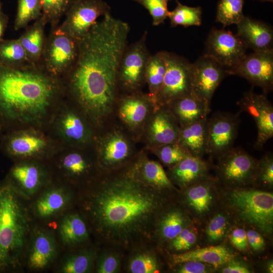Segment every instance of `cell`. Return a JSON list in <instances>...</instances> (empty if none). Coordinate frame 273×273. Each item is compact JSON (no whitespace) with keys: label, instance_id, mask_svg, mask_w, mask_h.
<instances>
[{"label":"cell","instance_id":"obj_38","mask_svg":"<svg viewBox=\"0 0 273 273\" xmlns=\"http://www.w3.org/2000/svg\"><path fill=\"white\" fill-rule=\"evenodd\" d=\"M0 64L13 67L30 64L25 50L18 38L3 39L1 41Z\"/></svg>","mask_w":273,"mask_h":273},{"label":"cell","instance_id":"obj_2","mask_svg":"<svg viewBox=\"0 0 273 273\" xmlns=\"http://www.w3.org/2000/svg\"><path fill=\"white\" fill-rule=\"evenodd\" d=\"M65 98L62 80L30 64H0V125L8 131L49 127Z\"/></svg>","mask_w":273,"mask_h":273},{"label":"cell","instance_id":"obj_46","mask_svg":"<svg viewBox=\"0 0 273 273\" xmlns=\"http://www.w3.org/2000/svg\"><path fill=\"white\" fill-rule=\"evenodd\" d=\"M160 161L168 168L191 155L177 143L168 144L150 149Z\"/></svg>","mask_w":273,"mask_h":273},{"label":"cell","instance_id":"obj_30","mask_svg":"<svg viewBox=\"0 0 273 273\" xmlns=\"http://www.w3.org/2000/svg\"><path fill=\"white\" fill-rule=\"evenodd\" d=\"M90 233L86 220L81 213L76 212L64 215L58 227L60 240L67 247L84 246L89 241Z\"/></svg>","mask_w":273,"mask_h":273},{"label":"cell","instance_id":"obj_41","mask_svg":"<svg viewBox=\"0 0 273 273\" xmlns=\"http://www.w3.org/2000/svg\"><path fill=\"white\" fill-rule=\"evenodd\" d=\"M195 223L184 229L163 247L169 254H178L192 249L199 240V233Z\"/></svg>","mask_w":273,"mask_h":273},{"label":"cell","instance_id":"obj_27","mask_svg":"<svg viewBox=\"0 0 273 273\" xmlns=\"http://www.w3.org/2000/svg\"><path fill=\"white\" fill-rule=\"evenodd\" d=\"M237 35L253 51L273 49V31L267 24L245 16L237 24Z\"/></svg>","mask_w":273,"mask_h":273},{"label":"cell","instance_id":"obj_33","mask_svg":"<svg viewBox=\"0 0 273 273\" xmlns=\"http://www.w3.org/2000/svg\"><path fill=\"white\" fill-rule=\"evenodd\" d=\"M47 24L41 15L18 38L31 65L38 66L47 39L44 32Z\"/></svg>","mask_w":273,"mask_h":273},{"label":"cell","instance_id":"obj_53","mask_svg":"<svg viewBox=\"0 0 273 273\" xmlns=\"http://www.w3.org/2000/svg\"><path fill=\"white\" fill-rule=\"evenodd\" d=\"M264 268L265 269V271L267 272L268 273H272L273 272V262L272 260H269L264 265Z\"/></svg>","mask_w":273,"mask_h":273},{"label":"cell","instance_id":"obj_49","mask_svg":"<svg viewBox=\"0 0 273 273\" xmlns=\"http://www.w3.org/2000/svg\"><path fill=\"white\" fill-rule=\"evenodd\" d=\"M231 245L237 250L246 252L249 249L246 231L243 228L237 227L230 230L228 236Z\"/></svg>","mask_w":273,"mask_h":273},{"label":"cell","instance_id":"obj_55","mask_svg":"<svg viewBox=\"0 0 273 273\" xmlns=\"http://www.w3.org/2000/svg\"><path fill=\"white\" fill-rule=\"evenodd\" d=\"M2 129H3V128H2V126L0 125V132H1Z\"/></svg>","mask_w":273,"mask_h":273},{"label":"cell","instance_id":"obj_54","mask_svg":"<svg viewBox=\"0 0 273 273\" xmlns=\"http://www.w3.org/2000/svg\"><path fill=\"white\" fill-rule=\"evenodd\" d=\"M262 2H272L273 0H259Z\"/></svg>","mask_w":273,"mask_h":273},{"label":"cell","instance_id":"obj_23","mask_svg":"<svg viewBox=\"0 0 273 273\" xmlns=\"http://www.w3.org/2000/svg\"><path fill=\"white\" fill-rule=\"evenodd\" d=\"M147 122L146 139L150 149L177 142L179 126L165 106L155 109Z\"/></svg>","mask_w":273,"mask_h":273},{"label":"cell","instance_id":"obj_39","mask_svg":"<svg viewBox=\"0 0 273 273\" xmlns=\"http://www.w3.org/2000/svg\"><path fill=\"white\" fill-rule=\"evenodd\" d=\"M176 6L168 15L171 27L182 25L185 27L199 26L201 24L202 9L200 7H190L176 0Z\"/></svg>","mask_w":273,"mask_h":273},{"label":"cell","instance_id":"obj_50","mask_svg":"<svg viewBox=\"0 0 273 273\" xmlns=\"http://www.w3.org/2000/svg\"><path fill=\"white\" fill-rule=\"evenodd\" d=\"M217 268L222 273H250L251 267L244 261L236 258V256Z\"/></svg>","mask_w":273,"mask_h":273},{"label":"cell","instance_id":"obj_52","mask_svg":"<svg viewBox=\"0 0 273 273\" xmlns=\"http://www.w3.org/2000/svg\"><path fill=\"white\" fill-rule=\"evenodd\" d=\"M9 21L8 16L0 10V42L3 39V36L7 28Z\"/></svg>","mask_w":273,"mask_h":273},{"label":"cell","instance_id":"obj_48","mask_svg":"<svg viewBox=\"0 0 273 273\" xmlns=\"http://www.w3.org/2000/svg\"><path fill=\"white\" fill-rule=\"evenodd\" d=\"M173 267V271L177 273H208L217 269L212 264L196 261H186Z\"/></svg>","mask_w":273,"mask_h":273},{"label":"cell","instance_id":"obj_17","mask_svg":"<svg viewBox=\"0 0 273 273\" xmlns=\"http://www.w3.org/2000/svg\"><path fill=\"white\" fill-rule=\"evenodd\" d=\"M229 73L244 77L266 95L273 88V49L246 54Z\"/></svg>","mask_w":273,"mask_h":273},{"label":"cell","instance_id":"obj_44","mask_svg":"<svg viewBox=\"0 0 273 273\" xmlns=\"http://www.w3.org/2000/svg\"><path fill=\"white\" fill-rule=\"evenodd\" d=\"M41 16L51 27L59 25L74 0H40Z\"/></svg>","mask_w":273,"mask_h":273},{"label":"cell","instance_id":"obj_6","mask_svg":"<svg viewBox=\"0 0 273 273\" xmlns=\"http://www.w3.org/2000/svg\"><path fill=\"white\" fill-rule=\"evenodd\" d=\"M64 100L56 111L49 126L54 137L63 145L87 148L95 141L93 126L72 102Z\"/></svg>","mask_w":273,"mask_h":273},{"label":"cell","instance_id":"obj_12","mask_svg":"<svg viewBox=\"0 0 273 273\" xmlns=\"http://www.w3.org/2000/svg\"><path fill=\"white\" fill-rule=\"evenodd\" d=\"M166 72L156 97L158 106L192 94V63L175 53L164 51Z\"/></svg>","mask_w":273,"mask_h":273},{"label":"cell","instance_id":"obj_20","mask_svg":"<svg viewBox=\"0 0 273 273\" xmlns=\"http://www.w3.org/2000/svg\"><path fill=\"white\" fill-rule=\"evenodd\" d=\"M241 112H246L254 119L257 136L254 144L256 149H261L273 136V107L265 94H257L253 87L244 93L237 103Z\"/></svg>","mask_w":273,"mask_h":273},{"label":"cell","instance_id":"obj_22","mask_svg":"<svg viewBox=\"0 0 273 273\" xmlns=\"http://www.w3.org/2000/svg\"><path fill=\"white\" fill-rule=\"evenodd\" d=\"M195 223L176 199L159 214L154 231V243L162 248L184 229Z\"/></svg>","mask_w":273,"mask_h":273},{"label":"cell","instance_id":"obj_26","mask_svg":"<svg viewBox=\"0 0 273 273\" xmlns=\"http://www.w3.org/2000/svg\"><path fill=\"white\" fill-rule=\"evenodd\" d=\"M71 190L65 186H52L43 190L33 205V211L37 218H52L67 210L74 200Z\"/></svg>","mask_w":273,"mask_h":273},{"label":"cell","instance_id":"obj_43","mask_svg":"<svg viewBox=\"0 0 273 273\" xmlns=\"http://www.w3.org/2000/svg\"><path fill=\"white\" fill-rule=\"evenodd\" d=\"M41 15L40 0H18L14 29L19 30L26 27L29 22L35 21Z\"/></svg>","mask_w":273,"mask_h":273},{"label":"cell","instance_id":"obj_42","mask_svg":"<svg viewBox=\"0 0 273 273\" xmlns=\"http://www.w3.org/2000/svg\"><path fill=\"white\" fill-rule=\"evenodd\" d=\"M245 0H219L217 7L216 21L224 26L237 24L244 17Z\"/></svg>","mask_w":273,"mask_h":273},{"label":"cell","instance_id":"obj_45","mask_svg":"<svg viewBox=\"0 0 273 273\" xmlns=\"http://www.w3.org/2000/svg\"><path fill=\"white\" fill-rule=\"evenodd\" d=\"M252 187L266 190L273 187V156L271 153H265L258 161Z\"/></svg>","mask_w":273,"mask_h":273},{"label":"cell","instance_id":"obj_13","mask_svg":"<svg viewBox=\"0 0 273 273\" xmlns=\"http://www.w3.org/2000/svg\"><path fill=\"white\" fill-rule=\"evenodd\" d=\"M96 146L95 152L102 173L120 169L132 162V145L119 130L108 132L98 139Z\"/></svg>","mask_w":273,"mask_h":273},{"label":"cell","instance_id":"obj_8","mask_svg":"<svg viewBox=\"0 0 273 273\" xmlns=\"http://www.w3.org/2000/svg\"><path fill=\"white\" fill-rule=\"evenodd\" d=\"M88 148L62 145L51 157L55 159L56 170L66 182L83 188L102 173L95 152L90 153Z\"/></svg>","mask_w":273,"mask_h":273},{"label":"cell","instance_id":"obj_37","mask_svg":"<svg viewBox=\"0 0 273 273\" xmlns=\"http://www.w3.org/2000/svg\"><path fill=\"white\" fill-rule=\"evenodd\" d=\"M97 250L84 248L69 254L60 264L59 271L63 273H87L94 269Z\"/></svg>","mask_w":273,"mask_h":273},{"label":"cell","instance_id":"obj_11","mask_svg":"<svg viewBox=\"0 0 273 273\" xmlns=\"http://www.w3.org/2000/svg\"><path fill=\"white\" fill-rule=\"evenodd\" d=\"M220 189L215 177L179 190L176 200L195 223L208 220L220 205Z\"/></svg>","mask_w":273,"mask_h":273},{"label":"cell","instance_id":"obj_3","mask_svg":"<svg viewBox=\"0 0 273 273\" xmlns=\"http://www.w3.org/2000/svg\"><path fill=\"white\" fill-rule=\"evenodd\" d=\"M22 197L5 178L0 183V272L20 266L30 236V217Z\"/></svg>","mask_w":273,"mask_h":273},{"label":"cell","instance_id":"obj_34","mask_svg":"<svg viewBox=\"0 0 273 273\" xmlns=\"http://www.w3.org/2000/svg\"><path fill=\"white\" fill-rule=\"evenodd\" d=\"M154 245L140 247L128 252L125 268L130 273H156L161 270L159 257Z\"/></svg>","mask_w":273,"mask_h":273},{"label":"cell","instance_id":"obj_36","mask_svg":"<svg viewBox=\"0 0 273 273\" xmlns=\"http://www.w3.org/2000/svg\"><path fill=\"white\" fill-rule=\"evenodd\" d=\"M166 68L164 51L151 55L146 67L145 81L148 85V95L157 107L159 106L157 104L156 97L162 85Z\"/></svg>","mask_w":273,"mask_h":273},{"label":"cell","instance_id":"obj_10","mask_svg":"<svg viewBox=\"0 0 273 273\" xmlns=\"http://www.w3.org/2000/svg\"><path fill=\"white\" fill-rule=\"evenodd\" d=\"M216 177L224 188L252 187L258 160L242 148L233 147L219 156Z\"/></svg>","mask_w":273,"mask_h":273},{"label":"cell","instance_id":"obj_31","mask_svg":"<svg viewBox=\"0 0 273 273\" xmlns=\"http://www.w3.org/2000/svg\"><path fill=\"white\" fill-rule=\"evenodd\" d=\"M208 118L179 127L177 143L191 156L203 158L207 154Z\"/></svg>","mask_w":273,"mask_h":273},{"label":"cell","instance_id":"obj_56","mask_svg":"<svg viewBox=\"0 0 273 273\" xmlns=\"http://www.w3.org/2000/svg\"><path fill=\"white\" fill-rule=\"evenodd\" d=\"M1 9H2V4H1V3L0 2V10H1Z\"/></svg>","mask_w":273,"mask_h":273},{"label":"cell","instance_id":"obj_16","mask_svg":"<svg viewBox=\"0 0 273 273\" xmlns=\"http://www.w3.org/2000/svg\"><path fill=\"white\" fill-rule=\"evenodd\" d=\"M247 49L237 34L213 28L205 42V54L214 58L229 73L247 54Z\"/></svg>","mask_w":273,"mask_h":273},{"label":"cell","instance_id":"obj_14","mask_svg":"<svg viewBox=\"0 0 273 273\" xmlns=\"http://www.w3.org/2000/svg\"><path fill=\"white\" fill-rule=\"evenodd\" d=\"M40 160L15 161L6 178L25 199L34 196L51 181V172Z\"/></svg>","mask_w":273,"mask_h":273},{"label":"cell","instance_id":"obj_28","mask_svg":"<svg viewBox=\"0 0 273 273\" xmlns=\"http://www.w3.org/2000/svg\"><path fill=\"white\" fill-rule=\"evenodd\" d=\"M235 256L230 248L221 244L178 254H169L168 260L172 266L188 261H196L212 264L217 268Z\"/></svg>","mask_w":273,"mask_h":273},{"label":"cell","instance_id":"obj_32","mask_svg":"<svg viewBox=\"0 0 273 273\" xmlns=\"http://www.w3.org/2000/svg\"><path fill=\"white\" fill-rule=\"evenodd\" d=\"M131 166L136 176L147 184L160 189L178 190L159 162L140 156L131 163Z\"/></svg>","mask_w":273,"mask_h":273},{"label":"cell","instance_id":"obj_1","mask_svg":"<svg viewBox=\"0 0 273 273\" xmlns=\"http://www.w3.org/2000/svg\"><path fill=\"white\" fill-rule=\"evenodd\" d=\"M178 191L147 184L136 176L130 163L101 173L83 188L79 202L81 214L99 243L125 253L155 245L157 217L176 199Z\"/></svg>","mask_w":273,"mask_h":273},{"label":"cell","instance_id":"obj_35","mask_svg":"<svg viewBox=\"0 0 273 273\" xmlns=\"http://www.w3.org/2000/svg\"><path fill=\"white\" fill-rule=\"evenodd\" d=\"M218 207L206 222L203 236L208 246L222 244L228 237L234 221L223 207Z\"/></svg>","mask_w":273,"mask_h":273},{"label":"cell","instance_id":"obj_5","mask_svg":"<svg viewBox=\"0 0 273 273\" xmlns=\"http://www.w3.org/2000/svg\"><path fill=\"white\" fill-rule=\"evenodd\" d=\"M43 130L34 127L9 130L1 137L0 149L15 161L50 159L63 145Z\"/></svg>","mask_w":273,"mask_h":273},{"label":"cell","instance_id":"obj_21","mask_svg":"<svg viewBox=\"0 0 273 273\" xmlns=\"http://www.w3.org/2000/svg\"><path fill=\"white\" fill-rule=\"evenodd\" d=\"M118 114L123 124L130 130L142 128L156 107L148 94L141 91L118 97Z\"/></svg>","mask_w":273,"mask_h":273},{"label":"cell","instance_id":"obj_19","mask_svg":"<svg viewBox=\"0 0 273 273\" xmlns=\"http://www.w3.org/2000/svg\"><path fill=\"white\" fill-rule=\"evenodd\" d=\"M240 112H217L208 118L207 154L217 158L233 147L237 136Z\"/></svg>","mask_w":273,"mask_h":273},{"label":"cell","instance_id":"obj_51","mask_svg":"<svg viewBox=\"0 0 273 273\" xmlns=\"http://www.w3.org/2000/svg\"><path fill=\"white\" fill-rule=\"evenodd\" d=\"M247 240L249 247L255 252H260L265 247L263 236L258 231L250 228L246 231Z\"/></svg>","mask_w":273,"mask_h":273},{"label":"cell","instance_id":"obj_7","mask_svg":"<svg viewBox=\"0 0 273 273\" xmlns=\"http://www.w3.org/2000/svg\"><path fill=\"white\" fill-rule=\"evenodd\" d=\"M78 52V40L59 27H51L47 36L38 66L49 75L63 79L75 64Z\"/></svg>","mask_w":273,"mask_h":273},{"label":"cell","instance_id":"obj_4","mask_svg":"<svg viewBox=\"0 0 273 273\" xmlns=\"http://www.w3.org/2000/svg\"><path fill=\"white\" fill-rule=\"evenodd\" d=\"M220 204L234 221L271 238L273 232L272 193L254 187L220 189Z\"/></svg>","mask_w":273,"mask_h":273},{"label":"cell","instance_id":"obj_25","mask_svg":"<svg viewBox=\"0 0 273 273\" xmlns=\"http://www.w3.org/2000/svg\"><path fill=\"white\" fill-rule=\"evenodd\" d=\"M210 166L203 158L189 155L169 167L166 173L172 184L181 190L212 177Z\"/></svg>","mask_w":273,"mask_h":273},{"label":"cell","instance_id":"obj_47","mask_svg":"<svg viewBox=\"0 0 273 273\" xmlns=\"http://www.w3.org/2000/svg\"><path fill=\"white\" fill-rule=\"evenodd\" d=\"M171 0H133L146 9L152 18V24L158 26L168 17L167 4Z\"/></svg>","mask_w":273,"mask_h":273},{"label":"cell","instance_id":"obj_40","mask_svg":"<svg viewBox=\"0 0 273 273\" xmlns=\"http://www.w3.org/2000/svg\"><path fill=\"white\" fill-rule=\"evenodd\" d=\"M125 253L114 248L107 247L95 257L94 269L98 273H116L121 270Z\"/></svg>","mask_w":273,"mask_h":273},{"label":"cell","instance_id":"obj_9","mask_svg":"<svg viewBox=\"0 0 273 273\" xmlns=\"http://www.w3.org/2000/svg\"><path fill=\"white\" fill-rule=\"evenodd\" d=\"M147 31L138 41L126 46L120 58L117 74L118 92L123 94L141 91L145 81V71L151 54L146 44Z\"/></svg>","mask_w":273,"mask_h":273},{"label":"cell","instance_id":"obj_29","mask_svg":"<svg viewBox=\"0 0 273 273\" xmlns=\"http://www.w3.org/2000/svg\"><path fill=\"white\" fill-rule=\"evenodd\" d=\"M176 118L179 127L207 118L210 106L194 94L171 101L164 105Z\"/></svg>","mask_w":273,"mask_h":273},{"label":"cell","instance_id":"obj_24","mask_svg":"<svg viewBox=\"0 0 273 273\" xmlns=\"http://www.w3.org/2000/svg\"><path fill=\"white\" fill-rule=\"evenodd\" d=\"M34 231L27 245V263L30 269L41 270L51 265L56 259L57 242L50 230L39 228Z\"/></svg>","mask_w":273,"mask_h":273},{"label":"cell","instance_id":"obj_18","mask_svg":"<svg viewBox=\"0 0 273 273\" xmlns=\"http://www.w3.org/2000/svg\"><path fill=\"white\" fill-rule=\"evenodd\" d=\"M229 73L214 58L204 54L192 63V94L210 106L213 94Z\"/></svg>","mask_w":273,"mask_h":273},{"label":"cell","instance_id":"obj_15","mask_svg":"<svg viewBox=\"0 0 273 273\" xmlns=\"http://www.w3.org/2000/svg\"><path fill=\"white\" fill-rule=\"evenodd\" d=\"M110 6L103 0H74L60 28L79 40L84 37L101 16L110 14Z\"/></svg>","mask_w":273,"mask_h":273}]
</instances>
